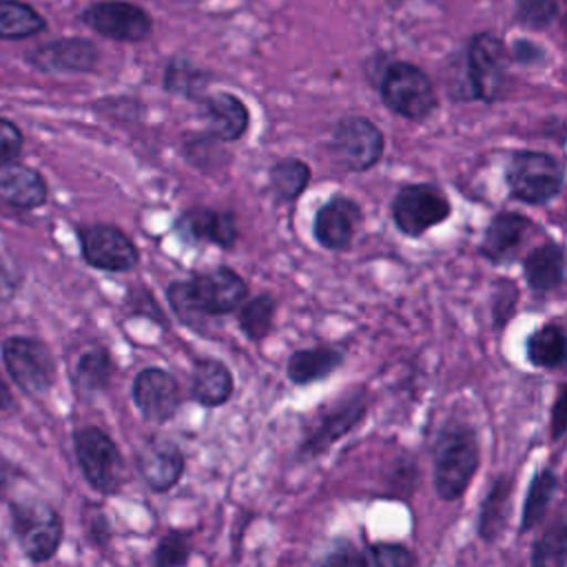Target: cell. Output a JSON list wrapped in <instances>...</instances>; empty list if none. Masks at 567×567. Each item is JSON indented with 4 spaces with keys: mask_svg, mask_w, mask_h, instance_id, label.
<instances>
[{
    "mask_svg": "<svg viewBox=\"0 0 567 567\" xmlns=\"http://www.w3.org/2000/svg\"><path fill=\"white\" fill-rule=\"evenodd\" d=\"M465 62V84L463 97L478 100L485 104H494L505 100L512 89V58L507 44L489 33L478 31L474 33L463 51Z\"/></svg>",
    "mask_w": 567,
    "mask_h": 567,
    "instance_id": "1",
    "label": "cell"
},
{
    "mask_svg": "<svg viewBox=\"0 0 567 567\" xmlns=\"http://www.w3.org/2000/svg\"><path fill=\"white\" fill-rule=\"evenodd\" d=\"M509 58H512V62H516L520 66H538V64L547 62V51L532 40L518 38L512 42Z\"/></svg>",
    "mask_w": 567,
    "mask_h": 567,
    "instance_id": "40",
    "label": "cell"
},
{
    "mask_svg": "<svg viewBox=\"0 0 567 567\" xmlns=\"http://www.w3.org/2000/svg\"><path fill=\"white\" fill-rule=\"evenodd\" d=\"M509 492H512V481L509 476H498L487 492L481 514H478V534L485 540H494L507 520V503H509Z\"/></svg>",
    "mask_w": 567,
    "mask_h": 567,
    "instance_id": "31",
    "label": "cell"
},
{
    "mask_svg": "<svg viewBox=\"0 0 567 567\" xmlns=\"http://www.w3.org/2000/svg\"><path fill=\"white\" fill-rule=\"evenodd\" d=\"M193 554L190 532L171 529L153 551V567H184Z\"/></svg>",
    "mask_w": 567,
    "mask_h": 567,
    "instance_id": "35",
    "label": "cell"
},
{
    "mask_svg": "<svg viewBox=\"0 0 567 567\" xmlns=\"http://www.w3.org/2000/svg\"><path fill=\"white\" fill-rule=\"evenodd\" d=\"M82 257L91 268L104 272H128L140 264L133 239L113 224H89L78 230Z\"/></svg>",
    "mask_w": 567,
    "mask_h": 567,
    "instance_id": "11",
    "label": "cell"
},
{
    "mask_svg": "<svg viewBox=\"0 0 567 567\" xmlns=\"http://www.w3.org/2000/svg\"><path fill=\"white\" fill-rule=\"evenodd\" d=\"M478 467V439L465 423H450L434 443V489L443 501L465 494Z\"/></svg>",
    "mask_w": 567,
    "mask_h": 567,
    "instance_id": "2",
    "label": "cell"
},
{
    "mask_svg": "<svg viewBox=\"0 0 567 567\" xmlns=\"http://www.w3.org/2000/svg\"><path fill=\"white\" fill-rule=\"evenodd\" d=\"M113 377V361L104 348H91L80 354L73 368V383L82 394L102 392Z\"/></svg>",
    "mask_w": 567,
    "mask_h": 567,
    "instance_id": "27",
    "label": "cell"
},
{
    "mask_svg": "<svg viewBox=\"0 0 567 567\" xmlns=\"http://www.w3.org/2000/svg\"><path fill=\"white\" fill-rule=\"evenodd\" d=\"M140 472L153 492H168L184 474V454L173 439L155 436L140 454Z\"/></svg>",
    "mask_w": 567,
    "mask_h": 567,
    "instance_id": "20",
    "label": "cell"
},
{
    "mask_svg": "<svg viewBox=\"0 0 567 567\" xmlns=\"http://www.w3.org/2000/svg\"><path fill=\"white\" fill-rule=\"evenodd\" d=\"M82 22L95 33L115 42H142L153 31L146 9L128 0H100L82 11Z\"/></svg>",
    "mask_w": 567,
    "mask_h": 567,
    "instance_id": "12",
    "label": "cell"
},
{
    "mask_svg": "<svg viewBox=\"0 0 567 567\" xmlns=\"http://www.w3.org/2000/svg\"><path fill=\"white\" fill-rule=\"evenodd\" d=\"M523 277L532 292L547 295L563 286L565 281V252L556 241H545L532 248L523 259Z\"/></svg>",
    "mask_w": 567,
    "mask_h": 567,
    "instance_id": "22",
    "label": "cell"
},
{
    "mask_svg": "<svg viewBox=\"0 0 567 567\" xmlns=\"http://www.w3.org/2000/svg\"><path fill=\"white\" fill-rule=\"evenodd\" d=\"M210 82V75L184 58H173L164 69V89L173 95H182L186 100L204 97V91Z\"/></svg>",
    "mask_w": 567,
    "mask_h": 567,
    "instance_id": "30",
    "label": "cell"
},
{
    "mask_svg": "<svg viewBox=\"0 0 567 567\" xmlns=\"http://www.w3.org/2000/svg\"><path fill=\"white\" fill-rule=\"evenodd\" d=\"M343 363V352L334 346L295 350L288 359L286 374L295 385H308L330 377Z\"/></svg>",
    "mask_w": 567,
    "mask_h": 567,
    "instance_id": "24",
    "label": "cell"
},
{
    "mask_svg": "<svg viewBox=\"0 0 567 567\" xmlns=\"http://www.w3.org/2000/svg\"><path fill=\"white\" fill-rule=\"evenodd\" d=\"M560 16V0H516V20L529 29L543 31Z\"/></svg>",
    "mask_w": 567,
    "mask_h": 567,
    "instance_id": "36",
    "label": "cell"
},
{
    "mask_svg": "<svg viewBox=\"0 0 567 567\" xmlns=\"http://www.w3.org/2000/svg\"><path fill=\"white\" fill-rule=\"evenodd\" d=\"M11 405H13V396H11V390H9L7 381H4V377L0 374V412L9 410Z\"/></svg>",
    "mask_w": 567,
    "mask_h": 567,
    "instance_id": "45",
    "label": "cell"
},
{
    "mask_svg": "<svg viewBox=\"0 0 567 567\" xmlns=\"http://www.w3.org/2000/svg\"><path fill=\"white\" fill-rule=\"evenodd\" d=\"M385 151L383 131L363 115H346L337 122L328 140V153L348 173L374 168Z\"/></svg>",
    "mask_w": 567,
    "mask_h": 567,
    "instance_id": "7",
    "label": "cell"
},
{
    "mask_svg": "<svg viewBox=\"0 0 567 567\" xmlns=\"http://www.w3.org/2000/svg\"><path fill=\"white\" fill-rule=\"evenodd\" d=\"M73 450L82 476L100 494L117 492L122 483V456L113 439L100 427H82L73 434Z\"/></svg>",
    "mask_w": 567,
    "mask_h": 567,
    "instance_id": "9",
    "label": "cell"
},
{
    "mask_svg": "<svg viewBox=\"0 0 567 567\" xmlns=\"http://www.w3.org/2000/svg\"><path fill=\"white\" fill-rule=\"evenodd\" d=\"M44 177L22 164H2L0 166V204L16 210H33L47 199Z\"/></svg>",
    "mask_w": 567,
    "mask_h": 567,
    "instance_id": "21",
    "label": "cell"
},
{
    "mask_svg": "<svg viewBox=\"0 0 567 567\" xmlns=\"http://www.w3.org/2000/svg\"><path fill=\"white\" fill-rule=\"evenodd\" d=\"M175 230L186 241L213 244L230 250L237 244L239 230L233 210H217L208 206H193L175 219Z\"/></svg>",
    "mask_w": 567,
    "mask_h": 567,
    "instance_id": "16",
    "label": "cell"
},
{
    "mask_svg": "<svg viewBox=\"0 0 567 567\" xmlns=\"http://www.w3.org/2000/svg\"><path fill=\"white\" fill-rule=\"evenodd\" d=\"M2 359L13 383L27 394L40 396L55 381V359L49 346L33 337H11L2 343Z\"/></svg>",
    "mask_w": 567,
    "mask_h": 567,
    "instance_id": "10",
    "label": "cell"
},
{
    "mask_svg": "<svg viewBox=\"0 0 567 567\" xmlns=\"http://www.w3.org/2000/svg\"><path fill=\"white\" fill-rule=\"evenodd\" d=\"M556 489H558V476H556L554 470L547 467V470H543L534 476V481L529 485V492H527V498H525V505H523L520 534L529 532L532 527H536L543 520Z\"/></svg>",
    "mask_w": 567,
    "mask_h": 567,
    "instance_id": "32",
    "label": "cell"
},
{
    "mask_svg": "<svg viewBox=\"0 0 567 567\" xmlns=\"http://www.w3.org/2000/svg\"><path fill=\"white\" fill-rule=\"evenodd\" d=\"M128 308L133 315H144V317H151L153 321L166 323L162 308L157 306V301L153 299V295L146 288H133L128 292Z\"/></svg>",
    "mask_w": 567,
    "mask_h": 567,
    "instance_id": "41",
    "label": "cell"
},
{
    "mask_svg": "<svg viewBox=\"0 0 567 567\" xmlns=\"http://www.w3.org/2000/svg\"><path fill=\"white\" fill-rule=\"evenodd\" d=\"M44 29V16H40L31 4L18 0H0V40H22Z\"/></svg>",
    "mask_w": 567,
    "mask_h": 567,
    "instance_id": "28",
    "label": "cell"
},
{
    "mask_svg": "<svg viewBox=\"0 0 567 567\" xmlns=\"http://www.w3.org/2000/svg\"><path fill=\"white\" fill-rule=\"evenodd\" d=\"M363 221L359 202L348 195H332L312 219V237L326 250H346L352 246Z\"/></svg>",
    "mask_w": 567,
    "mask_h": 567,
    "instance_id": "14",
    "label": "cell"
},
{
    "mask_svg": "<svg viewBox=\"0 0 567 567\" xmlns=\"http://www.w3.org/2000/svg\"><path fill=\"white\" fill-rule=\"evenodd\" d=\"M532 230H534V221L527 215L514 213V210H501L489 219L483 233L478 252L492 264H507Z\"/></svg>",
    "mask_w": 567,
    "mask_h": 567,
    "instance_id": "19",
    "label": "cell"
},
{
    "mask_svg": "<svg viewBox=\"0 0 567 567\" xmlns=\"http://www.w3.org/2000/svg\"><path fill=\"white\" fill-rule=\"evenodd\" d=\"M505 184L514 199L543 206L560 195L565 168L551 153L527 148L514 151L505 166Z\"/></svg>",
    "mask_w": 567,
    "mask_h": 567,
    "instance_id": "3",
    "label": "cell"
},
{
    "mask_svg": "<svg viewBox=\"0 0 567 567\" xmlns=\"http://www.w3.org/2000/svg\"><path fill=\"white\" fill-rule=\"evenodd\" d=\"M516 299H518V290L509 281H507L505 292H496V299H494V323L496 326H503L509 319V315L514 312Z\"/></svg>",
    "mask_w": 567,
    "mask_h": 567,
    "instance_id": "42",
    "label": "cell"
},
{
    "mask_svg": "<svg viewBox=\"0 0 567 567\" xmlns=\"http://www.w3.org/2000/svg\"><path fill=\"white\" fill-rule=\"evenodd\" d=\"M565 520L563 516L556 518V523L538 538L532 551V565L534 567H565Z\"/></svg>",
    "mask_w": 567,
    "mask_h": 567,
    "instance_id": "34",
    "label": "cell"
},
{
    "mask_svg": "<svg viewBox=\"0 0 567 567\" xmlns=\"http://www.w3.org/2000/svg\"><path fill=\"white\" fill-rule=\"evenodd\" d=\"M365 392L361 388H350L332 408L321 412L315 427L308 432L299 445V458L308 461L323 454L334 441L346 436L365 414Z\"/></svg>",
    "mask_w": 567,
    "mask_h": 567,
    "instance_id": "13",
    "label": "cell"
},
{
    "mask_svg": "<svg viewBox=\"0 0 567 567\" xmlns=\"http://www.w3.org/2000/svg\"><path fill=\"white\" fill-rule=\"evenodd\" d=\"M133 401L146 421L164 423L179 408V385L171 372L151 365L140 370L133 381Z\"/></svg>",
    "mask_w": 567,
    "mask_h": 567,
    "instance_id": "15",
    "label": "cell"
},
{
    "mask_svg": "<svg viewBox=\"0 0 567 567\" xmlns=\"http://www.w3.org/2000/svg\"><path fill=\"white\" fill-rule=\"evenodd\" d=\"M11 532L22 554L33 563H44L55 556L64 525L60 514L42 498L29 496L9 503Z\"/></svg>",
    "mask_w": 567,
    "mask_h": 567,
    "instance_id": "5",
    "label": "cell"
},
{
    "mask_svg": "<svg viewBox=\"0 0 567 567\" xmlns=\"http://www.w3.org/2000/svg\"><path fill=\"white\" fill-rule=\"evenodd\" d=\"M199 117L206 124V133L215 140L237 142L250 126V111L241 97L228 91H215L199 97Z\"/></svg>",
    "mask_w": 567,
    "mask_h": 567,
    "instance_id": "18",
    "label": "cell"
},
{
    "mask_svg": "<svg viewBox=\"0 0 567 567\" xmlns=\"http://www.w3.org/2000/svg\"><path fill=\"white\" fill-rule=\"evenodd\" d=\"M18 288V275L9 268L4 259H0V303L9 301L16 295Z\"/></svg>",
    "mask_w": 567,
    "mask_h": 567,
    "instance_id": "43",
    "label": "cell"
},
{
    "mask_svg": "<svg viewBox=\"0 0 567 567\" xmlns=\"http://www.w3.org/2000/svg\"><path fill=\"white\" fill-rule=\"evenodd\" d=\"M275 315H277V299L270 292H261L257 297L246 299L237 308V323L248 339L261 341L270 334Z\"/></svg>",
    "mask_w": 567,
    "mask_h": 567,
    "instance_id": "29",
    "label": "cell"
},
{
    "mask_svg": "<svg viewBox=\"0 0 567 567\" xmlns=\"http://www.w3.org/2000/svg\"><path fill=\"white\" fill-rule=\"evenodd\" d=\"M182 153L199 171H210V168H221L228 162L226 151L221 148V142L210 137L208 133L204 135H190L182 144Z\"/></svg>",
    "mask_w": 567,
    "mask_h": 567,
    "instance_id": "33",
    "label": "cell"
},
{
    "mask_svg": "<svg viewBox=\"0 0 567 567\" xmlns=\"http://www.w3.org/2000/svg\"><path fill=\"white\" fill-rule=\"evenodd\" d=\"M365 558V567H410L412 554L408 547L396 543H377L370 547Z\"/></svg>",
    "mask_w": 567,
    "mask_h": 567,
    "instance_id": "37",
    "label": "cell"
},
{
    "mask_svg": "<svg viewBox=\"0 0 567 567\" xmlns=\"http://www.w3.org/2000/svg\"><path fill=\"white\" fill-rule=\"evenodd\" d=\"M24 58L44 73H89L97 66L100 51L86 38H62L29 51Z\"/></svg>",
    "mask_w": 567,
    "mask_h": 567,
    "instance_id": "17",
    "label": "cell"
},
{
    "mask_svg": "<svg viewBox=\"0 0 567 567\" xmlns=\"http://www.w3.org/2000/svg\"><path fill=\"white\" fill-rule=\"evenodd\" d=\"M22 142L24 140L20 128L13 122L0 117V166L11 164L20 155Z\"/></svg>",
    "mask_w": 567,
    "mask_h": 567,
    "instance_id": "38",
    "label": "cell"
},
{
    "mask_svg": "<svg viewBox=\"0 0 567 567\" xmlns=\"http://www.w3.org/2000/svg\"><path fill=\"white\" fill-rule=\"evenodd\" d=\"M379 93L381 102L410 122L425 120L439 104L436 89L430 75L405 60H394L383 66L379 78Z\"/></svg>",
    "mask_w": 567,
    "mask_h": 567,
    "instance_id": "4",
    "label": "cell"
},
{
    "mask_svg": "<svg viewBox=\"0 0 567 567\" xmlns=\"http://www.w3.org/2000/svg\"><path fill=\"white\" fill-rule=\"evenodd\" d=\"M182 286L186 303L199 321L230 315L248 299V284L230 266H215L204 272H193V277L182 281Z\"/></svg>",
    "mask_w": 567,
    "mask_h": 567,
    "instance_id": "6",
    "label": "cell"
},
{
    "mask_svg": "<svg viewBox=\"0 0 567 567\" xmlns=\"http://www.w3.org/2000/svg\"><path fill=\"white\" fill-rule=\"evenodd\" d=\"M390 213L399 233L414 239L441 226L450 217L452 204L434 184H405L392 197Z\"/></svg>",
    "mask_w": 567,
    "mask_h": 567,
    "instance_id": "8",
    "label": "cell"
},
{
    "mask_svg": "<svg viewBox=\"0 0 567 567\" xmlns=\"http://www.w3.org/2000/svg\"><path fill=\"white\" fill-rule=\"evenodd\" d=\"M233 394V374L219 359H197L190 377V396L204 408L224 405Z\"/></svg>",
    "mask_w": 567,
    "mask_h": 567,
    "instance_id": "23",
    "label": "cell"
},
{
    "mask_svg": "<svg viewBox=\"0 0 567 567\" xmlns=\"http://www.w3.org/2000/svg\"><path fill=\"white\" fill-rule=\"evenodd\" d=\"M321 567H365V558L348 540H337V545L326 554Z\"/></svg>",
    "mask_w": 567,
    "mask_h": 567,
    "instance_id": "39",
    "label": "cell"
},
{
    "mask_svg": "<svg viewBox=\"0 0 567 567\" xmlns=\"http://www.w3.org/2000/svg\"><path fill=\"white\" fill-rule=\"evenodd\" d=\"M567 408H565V390H560L556 403H554V410H551V439H560L565 427H567V416H565Z\"/></svg>",
    "mask_w": 567,
    "mask_h": 567,
    "instance_id": "44",
    "label": "cell"
},
{
    "mask_svg": "<svg viewBox=\"0 0 567 567\" xmlns=\"http://www.w3.org/2000/svg\"><path fill=\"white\" fill-rule=\"evenodd\" d=\"M310 179L312 171L308 162L299 157H281L268 168V190L279 204H290L301 197Z\"/></svg>",
    "mask_w": 567,
    "mask_h": 567,
    "instance_id": "25",
    "label": "cell"
},
{
    "mask_svg": "<svg viewBox=\"0 0 567 567\" xmlns=\"http://www.w3.org/2000/svg\"><path fill=\"white\" fill-rule=\"evenodd\" d=\"M527 361L536 368H560L565 361V330L558 323H545L525 341Z\"/></svg>",
    "mask_w": 567,
    "mask_h": 567,
    "instance_id": "26",
    "label": "cell"
}]
</instances>
